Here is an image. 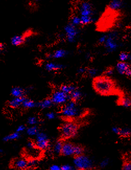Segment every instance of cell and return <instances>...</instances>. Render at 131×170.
<instances>
[{"instance_id":"obj_1","label":"cell","mask_w":131,"mask_h":170,"mask_svg":"<svg viewBox=\"0 0 131 170\" xmlns=\"http://www.w3.org/2000/svg\"><path fill=\"white\" fill-rule=\"evenodd\" d=\"M95 91L101 95H109L116 90V85L111 79L106 75L97 76L93 82Z\"/></svg>"},{"instance_id":"obj_2","label":"cell","mask_w":131,"mask_h":170,"mask_svg":"<svg viewBox=\"0 0 131 170\" xmlns=\"http://www.w3.org/2000/svg\"><path fill=\"white\" fill-rule=\"evenodd\" d=\"M78 12L80 17L81 26H86L94 21V11L92 4L86 1H82L78 5Z\"/></svg>"},{"instance_id":"obj_3","label":"cell","mask_w":131,"mask_h":170,"mask_svg":"<svg viewBox=\"0 0 131 170\" xmlns=\"http://www.w3.org/2000/svg\"><path fill=\"white\" fill-rule=\"evenodd\" d=\"M82 112L77 102L70 100L64 105L61 110V114L66 118H72L80 116L82 114Z\"/></svg>"},{"instance_id":"obj_4","label":"cell","mask_w":131,"mask_h":170,"mask_svg":"<svg viewBox=\"0 0 131 170\" xmlns=\"http://www.w3.org/2000/svg\"><path fill=\"white\" fill-rule=\"evenodd\" d=\"M104 46L108 53L113 52L117 50L119 47L118 34L117 32L114 31L107 34V39Z\"/></svg>"},{"instance_id":"obj_5","label":"cell","mask_w":131,"mask_h":170,"mask_svg":"<svg viewBox=\"0 0 131 170\" xmlns=\"http://www.w3.org/2000/svg\"><path fill=\"white\" fill-rule=\"evenodd\" d=\"M78 126L75 123L67 122L62 125L60 128L61 136L64 139H69L75 136Z\"/></svg>"},{"instance_id":"obj_6","label":"cell","mask_w":131,"mask_h":170,"mask_svg":"<svg viewBox=\"0 0 131 170\" xmlns=\"http://www.w3.org/2000/svg\"><path fill=\"white\" fill-rule=\"evenodd\" d=\"M73 163L76 168L80 170H89L94 166L92 160L83 154L76 156L73 160Z\"/></svg>"},{"instance_id":"obj_7","label":"cell","mask_w":131,"mask_h":170,"mask_svg":"<svg viewBox=\"0 0 131 170\" xmlns=\"http://www.w3.org/2000/svg\"><path fill=\"white\" fill-rule=\"evenodd\" d=\"M64 30L66 38L68 42L73 43L75 42L80 34L78 27L71 24L70 23L64 27Z\"/></svg>"},{"instance_id":"obj_8","label":"cell","mask_w":131,"mask_h":170,"mask_svg":"<svg viewBox=\"0 0 131 170\" xmlns=\"http://www.w3.org/2000/svg\"><path fill=\"white\" fill-rule=\"evenodd\" d=\"M34 143L37 149L40 151L46 150L50 144L48 136L44 132H40L35 136Z\"/></svg>"},{"instance_id":"obj_9","label":"cell","mask_w":131,"mask_h":170,"mask_svg":"<svg viewBox=\"0 0 131 170\" xmlns=\"http://www.w3.org/2000/svg\"><path fill=\"white\" fill-rule=\"evenodd\" d=\"M50 98L54 104L58 105L66 104L70 100V96L63 92L60 89L55 91L52 93Z\"/></svg>"},{"instance_id":"obj_10","label":"cell","mask_w":131,"mask_h":170,"mask_svg":"<svg viewBox=\"0 0 131 170\" xmlns=\"http://www.w3.org/2000/svg\"><path fill=\"white\" fill-rule=\"evenodd\" d=\"M116 68L119 74L131 77V67L128 62L120 61L117 63Z\"/></svg>"},{"instance_id":"obj_11","label":"cell","mask_w":131,"mask_h":170,"mask_svg":"<svg viewBox=\"0 0 131 170\" xmlns=\"http://www.w3.org/2000/svg\"><path fill=\"white\" fill-rule=\"evenodd\" d=\"M12 166L16 170H26L28 168V160L25 158H17L13 161Z\"/></svg>"},{"instance_id":"obj_12","label":"cell","mask_w":131,"mask_h":170,"mask_svg":"<svg viewBox=\"0 0 131 170\" xmlns=\"http://www.w3.org/2000/svg\"><path fill=\"white\" fill-rule=\"evenodd\" d=\"M75 146V145L69 142H66L63 143L61 153L65 156L74 155Z\"/></svg>"},{"instance_id":"obj_13","label":"cell","mask_w":131,"mask_h":170,"mask_svg":"<svg viewBox=\"0 0 131 170\" xmlns=\"http://www.w3.org/2000/svg\"><path fill=\"white\" fill-rule=\"evenodd\" d=\"M68 51L63 49H59L54 51L52 54H50L48 56L49 59H58L63 58L66 57L68 55Z\"/></svg>"},{"instance_id":"obj_14","label":"cell","mask_w":131,"mask_h":170,"mask_svg":"<svg viewBox=\"0 0 131 170\" xmlns=\"http://www.w3.org/2000/svg\"><path fill=\"white\" fill-rule=\"evenodd\" d=\"M44 68L46 70L50 72L60 70L64 68V66L61 63L54 62H49L45 64Z\"/></svg>"},{"instance_id":"obj_15","label":"cell","mask_w":131,"mask_h":170,"mask_svg":"<svg viewBox=\"0 0 131 170\" xmlns=\"http://www.w3.org/2000/svg\"><path fill=\"white\" fill-rule=\"evenodd\" d=\"M24 97H13L12 100H10L8 102L10 107L12 108H17L22 106L23 102L24 101Z\"/></svg>"},{"instance_id":"obj_16","label":"cell","mask_w":131,"mask_h":170,"mask_svg":"<svg viewBox=\"0 0 131 170\" xmlns=\"http://www.w3.org/2000/svg\"><path fill=\"white\" fill-rule=\"evenodd\" d=\"M124 6L122 0H112L109 4L110 9L112 11H119L122 9Z\"/></svg>"},{"instance_id":"obj_17","label":"cell","mask_w":131,"mask_h":170,"mask_svg":"<svg viewBox=\"0 0 131 170\" xmlns=\"http://www.w3.org/2000/svg\"><path fill=\"white\" fill-rule=\"evenodd\" d=\"M69 96L70 97V100L76 102H78L82 99L83 97V93L81 91V90L76 88V89L74 90L73 92L70 93Z\"/></svg>"},{"instance_id":"obj_18","label":"cell","mask_w":131,"mask_h":170,"mask_svg":"<svg viewBox=\"0 0 131 170\" xmlns=\"http://www.w3.org/2000/svg\"><path fill=\"white\" fill-rule=\"evenodd\" d=\"M54 105L51 98H46L38 102V107L42 109H48L51 108Z\"/></svg>"},{"instance_id":"obj_19","label":"cell","mask_w":131,"mask_h":170,"mask_svg":"<svg viewBox=\"0 0 131 170\" xmlns=\"http://www.w3.org/2000/svg\"><path fill=\"white\" fill-rule=\"evenodd\" d=\"M11 94L13 97H24L25 91L23 88L16 86L12 89Z\"/></svg>"},{"instance_id":"obj_20","label":"cell","mask_w":131,"mask_h":170,"mask_svg":"<svg viewBox=\"0 0 131 170\" xmlns=\"http://www.w3.org/2000/svg\"><path fill=\"white\" fill-rule=\"evenodd\" d=\"M22 106L27 109L34 108L38 107V102L25 97L24 100L23 102Z\"/></svg>"},{"instance_id":"obj_21","label":"cell","mask_w":131,"mask_h":170,"mask_svg":"<svg viewBox=\"0 0 131 170\" xmlns=\"http://www.w3.org/2000/svg\"><path fill=\"white\" fill-rule=\"evenodd\" d=\"M20 136H21V134L17 132L16 131H15L14 132L8 134V135L5 136L3 138V140L4 142L14 141V140H16L18 139L20 137Z\"/></svg>"},{"instance_id":"obj_22","label":"cell","mask_w":131,"mask_h":170,"mask_svg":"<svg viewBox=\"0 0 131 170\" xmlns=\"http://www.w3.org/2000/svg\"><path fill=\"white\" fill-rule=\"evenodd\" d=\"M24 38L20 35H16L11 39V43L15 46H18L24 42Z\"/></svg>"},{"instance_id":"obj_23","label":"cell","mask_w":131,"mask_h":170,"mask_svg":"<svg viewBox=\"0 0 131 170\" xmlns=\"http://www.w3.org/2000/svg\"><path fill=\"white\" fill-rule=\"evenodd\" d=\"M26 132L28 136L30 137H34V136L35 137L39 132V128L37 126V125L30 126V127L26 128Z\"/></svg>"},{"instance_id":"obj_24","label":"cell","mask_w":131,"mask_h":170,"mask_svg":"<svg viewBox=\"0 0 131 170\" xmlns=\"http://www.w3.org/2000/svg\"><path fill=\"white\" fill-rule=\"evenodd\" d=\"M63 142L61 141H58L54 144L52 147V152L56 154L61 153V151L63 146Z\"/></svg>"},{"instance_id":"obj_25","label":"cell","mask_w":131,"mask_h":170,"mask_svg":"<svg viewBox=\"0 0 131 170\" xmlns=\"http://www.w3.org/2000/svg\"><path fill=\"white\" fill-rule=\"evenodd\" d=\"M77 87L73 85H64L61 86L60 90L68 95H70Z\"/></svg>"},{"instance_id":"obj_26","label":"cell","mask_w":131,"mask_h":170,"mask_svg":"<svg viewBox=\"0 0 131 170\" xmlns=\"http://www.w3.org/2000/svg\"><path fill=\"white\" fill-rule=\"evenodd\" d=\"M120 103L121 105L125 108H129L131 107V98L130 97L127 96L122 97L120 100Z\"/></svg>"},{"instance_id":"obj_27","label":"cell","mask_w":131,"mask_h":170,"mask_svg":"<svg viewBox=\"0 0 131 170\" xmlns=\"http://www.w3.org/2000/svg\"><path fill=\"white\" fill-rule=\"evenodd\" d=\"M70 23L71 24L75 26L76 27H79L81 26V21L80 17L78 15H74L70 18Z\"/></svg>"},{"instance_id":"obj_28","label":"cell","mask_w":131,"mask_h":170,"mask_svg":"<svg viewBox=\"0 0 131 170\" xmlns=\"http://www.w3.org/2000/svg\"><path fill=\"white\" fill-rule=\"evenodd\" d=\"M118 135L123 137H129L131 135V129L129 128H120Z\"/></svg>"},{"instance_id":"obj_29","label":"cell","mask_w":131,"mask_h":170,"mask_svg":"<svg viewBox=\"0 0 131 170\" xmlns=\"http://www.w3.org/2000/svg\"><path fill=\"white\" fill-rule=\"evenodd\" d=\"M27 124L30 126H36L37 124H38L39 120L38 118L35 116H30L28 118L27 120Z\"/></svg>"},{"instance_id":"obj_30","label":"cell","mask_w":131,"mask_h":170,"mask_svg":"<svg viewBox=\"0 0 131 170\" xmlns=\"http://www.w3.org/2000/svg\"><path fill=\"white\" fill-rule=\"evenodd\" d=\"M129 57H130V54L125 52H122L119 54V59L120 61L127 62L129 61Z\"/></svg>"},{"instance_id":"obj_31","label":"cell","mask_w":131,"mask_h":170,"mask_svg":"<svg viewBox=\"0 0 131 170\" xmlns=\"http://www.w3.org/2000/svg\"><path fill=\"white\" fill-rule=\"evenodd\" d=\"M86 73L91 77H96L99 73V71L96 68H90L87 69Z\"/></svg>"},{"instance_id":"obj_32","label":"cell","mask_w":131,"mask_h":170,"mask_svg":"<svg viewBox=\"0 0 131 170\" xmlns=\"http://www.w3.org/2000/svg\"><path fill=\"white\" fill-rule=\"evenodd\" d=\"M84 149L80 146L75 145V150H74V156H78L83 154Z\"/></svg>"},{"instance_id":"obj_33","label":"cell","mask_w":131,"mask_h":170,"mask_svg":"<svg viewBox=\"0 0 131 170\" xmlns=\"http://www.w3.org/2000/svg\"><path fill=\"white\" fill-rule=\"evenodd\" d=\"M38 165V161L36 159L32 158L30 160L28 161V168H34Z\"/></svg>"},{"instance_id":"obj_34","label":"cell","mask_w":131,"mask_h":170,"mask_svg":"<svg viewBox=\"0 0 131 170\" xmlns=\"http://www.w3.org/2000/svg\"><path fill=\"white\" fill-rule=\"evenodd\" d=\"M46 117L49 120H52L56 118V114L54 112H48L46 114Z\"/></svg>"},{"instance_id":"obj_35","label":"cell","mask_w":131,"mask_h":170,"mask_svg":"<svg viewBox=\"0 0 131 170\" xmlns=\"http://www.w3.org/2000/svg\"><path fill=\"white\" fill-rule=\"evenodd\" d=\"M26 126L24 125H20V126L17 127V128H16V131L20 133V134H21L22 132H24V131H26Z\"/></svg>"},{"instance_id":"obj_36","label":"cell","mask_w":131,"mask_h":170,"mask_svg":"<svg viewBox=\"0 0 131 170\" xmlns=\"http://www.w3.org/2000/svg\"><path fill=\"white\" fill-rule=\"evenodd\" d=\"M107 39V34H104L101 36H100L99 39H98V42L100 44L104 45L105 42V41Z\"/></svg>"},{"instance_id":"obj_37","label":"cell","mask_w":131,"mask_h":170,"mask_svg":"<svg viewBox=\"0 0 131 170\" xmlns=\"http://www.w3.org/2000/svg\"><path fill=\"white\" fill-rule=\"evenodd\" d=\"M108 164H109V160L108 159H104L100 163V166L101 168H104L108 165Z\"/></svg>"},{"instance_id":"obj_38","label":"cell","mask_w":131,"mask_h":170,"mask_svg":"<svg viewBox=\"0 0 131 170\" xmlns=\"http://www.w3.org/2000/svg\"><path fill=\"white\" fill-rule=\"evenodd\" d=\"M104 73H105V75L106 76L109 77L110 76H111V75L113 74L114 70L112 69H107V70L105 71Z\"/></svg>"},{"instance_id":"obj_39","label":"cell","mask_w":131,"mask_h":170,"mask_svg":"<svg viewBox=\"0 0 131 170\" xmlns=\"http://www.w3.org/2000/svg\"><path fill=\"white\" fill-rule=\"evenodd\" d=\"M61 168L62 170H75L73 166L68 164L63 165Z\"/></svg>"},{"instance_id":"obj_40","label":"cell","mask_w":131,"mask_h":170,"mask_svg":"<svg viewBox=\"0 0 131 170\" xmlns=\"http://www.w3.org/2000/svg\"><path fill=\"white\" fill-rule=\"evenodd\" d=\"M122 170H131V162H126L123 165Z\"/></svg>"},{"instance_id":"obj_41","label":"cell","mask_w":131,"mask_h":170,"mask_svg":"<svg viewBox=\"0 0 131 170\" xmlns=\"http://www.w3.org/2000/svg\"><path fill=\"white\" fill-rule=\"evenodd\" d=\"M87 69L86 68L83 67V68H79L78 69L77 72L78 73H79L80 74H83L87 72Z\"/></svg>"},{"instance_id":"obj_42","label":"cell","mask_w":131,"mask_h":170,"mask_svg":"<svg viewBox=\"0 0 131 170\" xmlns=\"http://www.w3.org/2000/svg\"><path fill=\"white\" fill-rule=\"evenodd\" d=\"M50 170H62V168L58 165H53L50 168Z\"/></svg>"},{"instance_id":"obj_43","label":"cell","mask_w":131,"mask_h":170,"mask_svg":"<svg viewBox=\"0 0 131 170\" xmlns=\"http://www.w3.org/2000/svg\"><path fill=\"white\" fill-rule=\"evenodd\" d=\"M120 128L118 127H113L112 128V131L114 133V134H116V135H118L119 134V131H120Z\"/></svg>"},{"instance_id":"obj_44","label":"cell","mask_w":131,"mask_h":170,"mask_svg":"<svg viewBox=\"0 0 131 170\" xmlns=\"http://www.w3.org/2000/svg\"><path fill=\"white\" fill-rule=\"evenodd\" d=\"M3 49H4V45L2 43H0V54L1 53Z\"/></svg>"},{"instance_id":"obj_45","label":"cell","mask_w":131,"mask_h":170,"mask_svg":"<svg viewBox=\"0 0 131 170\" xmlns=\"http://www.w3.org/2000/svg\"><path fill=\"white\" fill-rule=\"evenodd\" d=\"M4 152V150H3L2 149H0V154H2Z\"/></svg>"},{"instance_id":"obj_46","label":"cell","mask_w":131,"mask_h":170,"mask_svg":"<svg viewBox=\"0 0 131 170\" xmlns=\"http://www.w3.org/2000/svg\"><path fill=\"white\" fill-rule=\"evenodd\" d=\"M129 61H130V62H131V55H130V57H129Z\"/></svg>"},{"instance_id":"obj_47","label":"cell","mask_w":131,"mask_h":170,"mask_svg":"<svg viewBox=\"0 0 131 170\" xmlns=\"http://www.w3.org/2000/svg\"><path fill=\"white\" fill-rule=\"evenodd\" d=\"M34 1H37V2H38V1H42V0H34Z\"/></svg>"},{"instance_id":"obj_48","label":"cell","mask_w":131,"mask_h":170,"mask_svg":"<svg viewBox=\"0 0 131 170\" xmlns=\"http://www.w3.org/2000/svg\"></svg>"}]
</instances>
